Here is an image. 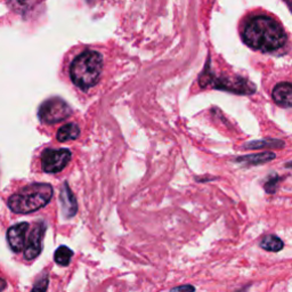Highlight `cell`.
I'll return each mask as SVG.
<instances>
[{"mask_svg": "<svg viewBox=\"0 0 292 292\" xmlns=\"http://www.w3.org/2000/svg\"><path fill=\"white\" fill-rule=\"evenodd\" d=\"M249 47L257 50L272 51L280 49L287 43L283 27L268 16H256L246 23L242 33Z\"/></svg>", "mask_w": 292, "mask_h": 292, "instance_id": "6da1fadb", "label": "cell"}, {"mask_svg": "<svg viewBox=\"0 0 292 292\" xmlns=\"http://www.w3.org/2000/svg\"><path fill=\"white\" fill-rule=\"evenodd\" d=\"M53 194V186L49 184L33 183L10 195L8 207L15 214H31L46 207L50 202Z\"/></svg>", "mask_w": 292, "mask_h": 292, "instance_id": "7a4b0ae2", "label": "cell"}, {"mask_svg": "<svg viewBox=\"0 0 292 292\" xmlns=\"http://www.w3.org/2000/svg\"><path fill=\"white\" fill-rule=\"evenodd\" d=\"M102 68V55L95 50H87L73 60L70 68L71 80L78 88L88 90L99 81Z\"/></svg>", "mask_w": 292, "mask_h": 292, "instance_id": "3957f363", "label": "cell"}, {"mask_svg": "<svg viewBox=\"0 0 292 292\" xmlns=\"http://www.w3.org/2000/svg\"><path fill=\"white\" fill-rule=\"evenodd\" d=\"M72 110L67 102L60 97H53L41 104L38 111L40 121L44 123L53 124L61 122L71 116Z\"/></svg>", "mask_w": 292, "mask_h": 292, "instance_id": "277c9868", "label": "cell"}, {"mask_svg": "<svg viewBox=\"0 0 292 292\" xmlns=\"http://www.w3.org/2000/svg\"><path fill=\"white\" fill-rule=\"evenodd\" d=\"M72 158L68 148H47L41 154V167L45 172L57 173L63 170Z\"/></svg>", "mask_w": 292, "mask_h": 292, "instance_id": "5b68a950", "label": "cell"}, {"mask_svg": "<svg viewBox=\"0 0 292 292\" xmlns=\"http://www.w3.org/2000/svg\"><path fill=\"white\" fill-rule=\"evenodd\" d=\"M45 232H46V224L44 221L37 222L32 231L30 232L29 238L25 242V246H24V258L26 260L36 259L43 251Z\"/></svg>", "mask_w": 292, "mask_h": 292, "instance_id": "8992f818", "label": "cell"}, {"mask_svg": "<svg viewBox=\"0 0 292 292\" xmlns=\"http://www.w3.org/2000/svg\"><path fill=\"white\" fill-rule=\"evenodd\" d=\"M216 88L229 90L238 94H252L255 93V86L248 80L242 78H216L214 81Z\"/></svg>", "mask_w": 292, "mask_h": 292, "instance_id": "52a82bcc", "label": "cell"}, {"mask_svg": "<svg viewBox=\"0 0 292 292\" xmlns=\"http://www.w3.org/2000/svg\"><path fill=\"white\" fill-rule=\"evenodd\" d=\"M27 229H29L27 222H19L7 231V241L14 252H21L24 250Z\"/></svg>", "mask_w": 292, "mask_h": 292, "instance_id": "ba28073f", "label": "cell"}, {"mask_svg": "<svg viewBox=\"0 0 292 292\" xmlns=\"http://www.w3.org/2000/svg\"><path fill=\"white\" fill-rule=\"evenodd\" d=\"M60 202L62 208V214H63V216L67 219L73 218L76 215V213H78V202H76L74 194L72 193L68 183H64L61 187Z\"/></svg>", "mask_w": 292, "mask_h": 292, "instance_id": "9c48e42d", "label": "cell"}, {"mask_svg": "<svg viewBox=\"0 0 292 292\" xmlns=\"http://www.w3.org/2000/svg\"><path fill=\"white\" fill-rule=\"evenodd\" d=\"M274 102L283 107L292 105V86L290 82H282L274 87L272 92Z\"/></svg>", "mask_w": 292, "mask_h": 292, "instance_id": "30bf717a", "label": "cell"}, {"mask_svg": "<svg viewBox=\"0 0 292 292\" xmlns=\"http://www.w3.org/2000/svg\"><path fill=\"white\" fill-rule=\"evenodd\" d=\"M80 135V128L76 123H67L57 131V141L61 143L76 140Z\"/></svg>", "mask_w": 292, "mask_h": 292, "instance_id": "8fae6325", "label": "cell"}, {"mask_svg": "<svg viewBox=\"0 0 292 292\" xmlns=\"http://www.w3.org/2000/svg\"><path fill=\"white\" fill-rule=\"evenodd\" d=\"M275 153L273 152H265V153H258V154H251V155H245L242 156V158H239L236 161L238 162H244L248 163V165H262V163L269 162L272 161L273 159H275Z\"/></svg>", "mask_w": 292, "mask_h": 292, "instance_id": "7c38bea8", "label": "cell"}, {"mask_svg": "<svg viewBox=\"0 0 292 292\" xmlns=\"http://www.w3.org/2000/svg\"><path fill=\"white\" fill-rule=\"evenodd\" d=\"M260 246L266 251L277 252L283 249L284 243L280 238L275 235H266L264 236L262 241H260Z\"/></svg>", "mask_w": 292, "mask_h": 292, "instance_id": "4fadbf2b", "label": "cell"}, {"mask_svg": "<svg viewBox=\"0 0 292 292\" xmlns=\"http://www.w3.org/2000/svg\"><path fill=\"white\" fill-rule=\"evenodd\" d=\"M73 257V251L67 245H61L54 255V260L60 266H69Z\"/></svg>", "mask_w": 292, "mask_h": 292, "instance_id": "5bb4252c", "label": "cell"}, {"mask_svg": "<svg viewBox=\"0 0 292 292\" xmlns=\"http://www.w3.org/2000/svg\"><path fill=\"white\" fill-rule=\"evenodd\" d=\"M48 284H49V279H48V275L46 274L39 281H37L31 292H46L48 289Z\"/></svg>", "mask_w": 292, "mask_h": 292, "instance_id": "9a60e30c", "label": "cell"}, {"mask_svg": "<svg viewBox=\"0 0 292 292\" xmlns=\"http://www.w3.org/2000/svg\"><path fill=\"white\" fill-rule=\"evenodd\" d=\"M7 3L15 12L23 13L26 8V0H7Z\"/></svg>", "mask_w": 292, "mask_h": 292, "instance_id": "2e32d148", "label": "cell"}, {"mask_svg": "<svg viewBox=\"0 0 292 292\" xmlns=\"http://www.w3.org/2000/svg\"><path fill=\"white\" fill-rule=\"evenodd\" d=\"M268 145H272V146H277V147H282L284 144L281 143V141H272V143H262L260 142H252L251 144H248L245 145L246 148H262V147H265V146H268Z\"/></svg>", "mask_w": 292, "mask_h": 292, "instance_id": "e0dca14e", "label": "cell"}, {"mask_svg": "<svg viewBox=\"0 0 292 292\" xmlns=\"http://www.w3.org/2000/svg\"><path fill=\"white\" fill-rule=\"evenodd\" d=\"M277 180H279V177L275 176V178H270L268 182L265 184V190L267 191V193H275L276 190V185H277Z\"/></svg>", "mask_w": 292, "mask_h": 292, "instance_id": "ac0fdd59", "label": "cell"}, {"mask_svg": "<svg viewBox=\"0 0 292 292\" xmlns=\"http://www.w3.org/2000/svg\"><path fill=\"white\" fill-rule=\"evenodd\" d=\"M194 291H195V288L191 286V284H185V286L173 288V289L170 290V292H194Z\"/></svg>", "mask_w": 292, "mask_h": 292, "instance_id": "d6986e66", "label": "cell"}, {"mask_svg": "<svg viewBox=\"0 0 292 292\" xmlns=\"http://www.w3.org/2000/svg\"><path fill=\"white\" fill-rule=\"evenodd\" d=\"M7 288V282L3 279H0V292L3 291Z\"/></svg>", "mask_w": 292, "mask_h": 292, "instance_id": "ffe728a7", "label": "cell"}, {"mask_svg": "<svg viewBox=\"0 0 292 292\" xmlns=\"http://www.w3.org/2000/svg\"><path fill=\"white\" fill-rule=\"evenodd\" d=\"M287 2H288V5H291V0H287Z\"/></svg>", "mask_w": 292, "mask_h": 292, "instance_id": "44dd1931", "label": "cell"}]
</instances>
